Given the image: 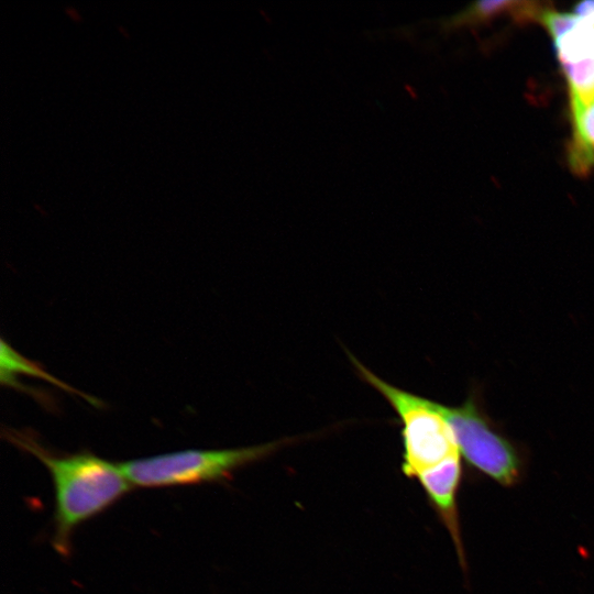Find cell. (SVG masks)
<instances>
[{"label":"cell","mask_w":594,"mask_h":594,"mask_svg":"<svg viewBox=\"0 0 594 594\" xmlns=\"http://www.w3.org/2000/svg\"><path fill=\"white\" fill-rule=\"evenodd\" d=\"M283 442L220 450H183L119 462L131 485L161 488L229 480L234 471L270 455Z\"/></svg>","instance_id":"obj_3"},{"label":"cell","mask_w":594,"mask_h":594,"mask_svg":"<svg viewBox=\"0 0 594 594\" xmlns=\"http://www.w3.org/2000/svg\"><path fill=\"white\" fill-rule=\"evenodd\" d=\"M548 9L535 1H480L447 20V28L482 23L503 14H510L518 22L540 20Z\"/></svg>","instance_id":"obj_7"},{"label":"cell","mask_w":594,"mask_h":594,"mask_svg":"<svg viewBox=\"0 0 594 594\" xmlns=\"http://www.w3.org/2000/svg\"><path fill=\"white\" fill-rule=\"evenodd\" d=\"M440 407L452 429L460 454L471 466L503 486L519 482L522 460L518 449L493 429L473 397L458 407Z\"/></svg>","instance_id":"obj_4"},{"label":"cell","mask_w":594,"mask_h":594,"mask_svg":"<svg viewBox=\"0 0 594 594\" xmlns=\"http://www.w3.org/2000/svg\"><path fill=\"white\" fill-rule=\"evenodd\" d=\"M1 382L2 384H7L12 378H14L18 374H24V375H32L40 377L42 380L48 381L51 383H54L59 388H63L67 392H74L76 394H80L79 392L75 391L74 388H70L63 382L54 378L48 373H46L44 370L37 367V365L34 362H31L30 360L22 356L19 352H16L10 344H8L3 339L1 340Z\"/></svg>","instance_id":"obj_8"},{"label":"cell","mask_w":594,"mask_h":594,"mask_svg":"<svg viewBox=\"0 0 594 594\" xmlns=\"http://www.w3.org/2000/svg\"><path fill=\"white\" fill-rule=\"evenodd\" d=\"M573 140L570 147V164L579 174L588 173L594 165V95H571Z\"/></svg>","instance_id":"obj_6"},{"label":"cell","mask_w":594,"mask_h":594,"mask_svg":"<svg viewBox=\"0 0 594 594\" xmlns=\"http://www.w3.org/2000/svg\"><path fill=\"white\" fill-rule=\"evenodd\" d=\"M13 446L45 465L54 487L52 546L62 557L72 553L75 530L121 499L133 486L119 463L90 451L57 453L44 447L33 433L7 430Z\"/></svg>","instance_id":"obj_1"},{"label":"cell","mask_w":594,"mask_h":594,"mask_svg":"<svg viewBox=\"0 0 594 594\" xmlns=\"http://www.w3.org/2000/svg\"><path fill=\"white\" fill-rule=\"evenodd\" d=\"M462 477L460 454L453 455L440 464L418 475L424 491L450 532L461 564L464 565V552L461 541L457 496Z\"/></svg>","instance_id":"obj_5"},{"label":"cell","mask_w":594,"mask_h":594,"mask_svg":"<svg viewBox=\"0 0 594 594\" xmlns=\"http://www.w3.org/2000/svg\"><path fill=\"white\" fill-rule=\"evenodd\" d=\"M539 21L544 25L553 41H556L576 28L581 19L574 13L557 12L548 9Z\"/></svg>","instance_id":"obj_9"},{"label":"cell","mask_w":594,"mask_h":594,"mask_svg":"<svg viewBox=\"0 0 594 594\" xmlns=\"http://www.w3.org/2000/svg\"><path fill=\"white\" fill-rule=\"evenodd\" d=\"M351 360L362 378L372 385L398 415L403 425L402 470L406 476L417 479L424 471L460 454L452 429L441 411V404L400 389L383 381L353 356Z\"/></svg>","instance_id":"obj_2"}]
</instances>
